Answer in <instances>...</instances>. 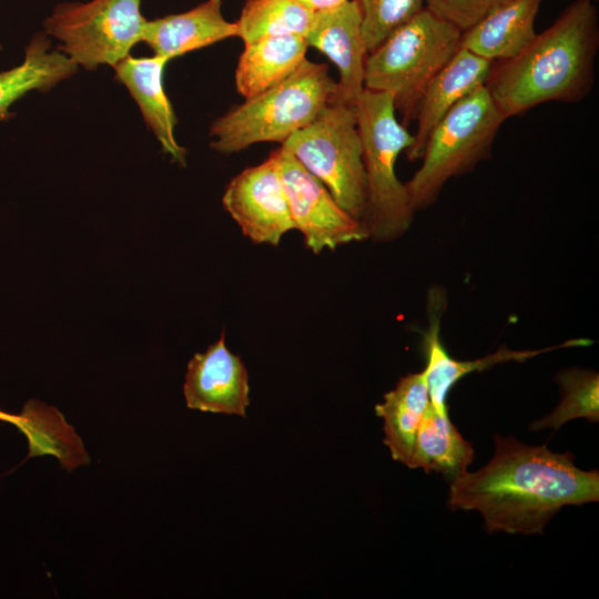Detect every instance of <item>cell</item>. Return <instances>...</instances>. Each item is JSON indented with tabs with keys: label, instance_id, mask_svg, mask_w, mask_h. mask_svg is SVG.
<instances>
[{
	"label": "cell",
	"instance_id": "ffe728a7",
	"mask_svg": "<svg viewBox=\"0 0 599 599\" xmlns=\"http://www.w3.org/2000/svg\"><path fill=\"white\" fill-rule=\"evenodd\" d=\"M50 47L45 33H37L23 61L0 72V122L13 116L11 105L29 92H47L77 72L78 65L67 54Z\"/></svg>",
	"mask_w": 599,
	"mask_h": 599
},
{
	"label": "cell",
	"instance_id": "8fae6325",
	"mask_svg": "<svg viewBox=\"0 0 599 599\" xmlns=\"http://www.w3.org/2000/svg\"><path fill=\"white\" fill-rule=\"evenodd\" d=\"M308 47L325 54L338 69L336 99L355 105L365 90L367 49L357 0H347L329 10L316 12L305 35Z\"/></svg>",
	"mask_w": 599,
	"mask_h": 599
},
{
	"label": "cell",
	"instance_id": "4fadbf2b",
	"mask_svg": "<svg viewBox=\"0 0 599 599\" xmlns=\"http://www.w3.org/2000/svg\"><path fill=\"white\" fill-rule=\"evenodd\" d=\"M493 61L459 48L453 59L434 77L424 90L417 109V130L407 159H420L432 130L447 112L476 88L484 85Z\"/></svg>",
	"mask_w": 599,
	"mask_h": 599
},
{
	"label": "cell",
	"instance_id": "484cf974",
	"mask_svg": "<svg viewBox=\"0 0 599 599\" xmlns=\"http://www.w3.org/2000/svg\"><path fill=\"white\" fill-rule=\"evenodd\" d=\"M501 0H425L435 16L454 24L461 32L476 23Z\"/></svg>",
	"mask_w": 599,
	"mask_h": 599
},
{
	"label": "cell",
	"instance_id": "7a4b0ae2",
	"mask_svg": "<svg viewBox=\"0 0 599 599\" xmlns=\"http://www.w3.org/2000/svg\"><path fill=\"white\" fill-rule=\"evenodd\" d=\"M598 44L597 8L577 0L519 54L494 61L484 85L506 120L546 102H578L593 85Z\"/></svg>",
	"mask_w": 599,
	"mask_h": 599
},
{
	"label": "cell",
	"instance_id": "cb8c5ba5",
	"mask_svg": "<svg viewBox=\"0 0 599 599\" xmlns=\"http://www.w3.org/2000/svg\"><path fill=\"white\" fill-rule=\"evenodd\" d=\"M0 420L13 424L28 439L29 455H55L62 447L67 433L64 417L54 407L32 399L21 414L0 409Z\"/></svg>",
	"mask_w": 599,
	"mask_h": 599
},
{
	"label": "cell",
	"instance_id": "7402d4cb",
	"mask_svg": "<svg viewBox=\"0 0 599 599\" xmlns=\"http://www.w3.org/2000/svg\"><path fill=\"white\" fill-rule=\"evenodd\" d=\"M315 13L294 0H246L237 24L244 43L271 35H302L308 32Z\"/></svg>",
	"mask_w": 599,
	"mask_h": 599
},
{
	"label": "cell",
	"instance_id": "6da1fadb",
	"mask_svg": "<svg viewBox=\"0 0 599 599\" xmlns=\"http://www.w3.org/2000/svg\"><path fill=\"white\" fill-rule=\"evenodd\" d=\"M494 441L491 459L453 480L448 495L451 509L479 511L488 532L542 534L562 507L598 501L599 473L578 468L572 453L498 434Z\"/></svg>",
	"mask_w": 599,
	"mask_h": 599
},
{
	"label": "cell",
	"instance_id": "d6986e66",
	"mask_svg": "<svg viewBox=\"0 0 599 599\" xmlns=\"http://www.w3.org/2000/svg\"><path fill=\"white\" fill-rule=\"evenodd\" d=\"M302 35H271L244 43L235 70L238 93L248 99L293 72L306 58Z\"/></svg>",
	"mask_w": 599,
	"mask_h": 599
},
{
	"label": "cell",
	"instance_id": "4316f807",
	"mask_svg": "<svg viewBox=\"0 0 599 599\" xmlns=\"http://www.w3.org/2000/svg\"><path fill=\"white\" fill-rule=\"evenodd\" d=\"M305 9L316 13L333 9L347 0H294Z\"/></svg>",
	"mask_w": 599,
	"mask_h": 599
},
{
	"label": "cell",
	"instance_id": "ba28073f",
	"mask_svg": "<svg viewBox=\"0 0 599 599\" xmlns=\"http://www.w3.org/2000/svg\"><path fill=\"white\" fill-rule=\"evenodd\" d=\"M146 19L141 0H91L57 4L44 20L45 33L78 67H115L142 41Z\"/></svg>",
	"mask_w": 599,
	"mask_h": 599
},
{
	"label": "cell",
	"instance_id": "52a82bcc",
	"mask_svg": "<svg viewBox=\"0 0 599 599\" xmlns=\"http://www.w3.org/2000/svg\"><path fill=\"white\" fill-rule=\"evenodd\" d=\"M282 145L326 186L344 211L363 224L366 174L356 104L334 98Z\"/></svg>",
	"mask_w": 599,
	"mask_h": 599
},
{
	"label": "cell",
	"instance_id": "d4e9b609",
	"mask_svg": "<svg viewBox=\"0 0 599 599\" xmlns=\"http://www.w3.org/2000/svg\"><path fill=\"white\" fill-rule=\"evenodd\" d=\"M367 52L425 8V0H357Z\"/></svg>",
	"mask_w": 599,
	"mask_h": 599
},
{
	"label": "cell",
	"instance_id": "8992f818",
	"mask_svg": "<svg viewBox=\"0 0 599 599\" xmlns=\"http://www.w3.org/2000/svg\"><path fill=\"white\" fill-rule=\"evenodd\" d=\"M504 121L485 85L459 100L432 130L422 165L405 184L413 211L432 205L449 179L487 159Z\"/></svg>",
	"mask_w": 599,
	"mask_h": 599
},
{
	"label": "cell",
	"instance_id": "e0dca14e",
	"mask_svg": "<svg viewBox=\"0 0 599 599\" xmlns=\"http://www.w3.org/2000/svg\"><path fill=\"white\" fill-rule=\"evenodd\" d=\"M439 317L437 309L430 316L429 328L424 333L423 347L426 358L425 375L432 405L439 413H448L447 395L455 384L473 372L485 370L496 364L510 361L524 362L537 355L555 349L575 346H587L592 342L580 338L570 339L562 344L536 351H511L499 348L496 353L475 361H457L446 351L439 336Z\"/></svg>",
	"mask_w": 599,
	"mask_h": 599
},
{
	"label": "cell",
	"instance_id": "83f0119b",
	"mask_svg": "<svg viewBox=\"0 0 599 599\" xmlns=\"http://www.w3.org/2000/svg\"><path fill=\"white\" fill-rule=\"evenodd\" d=\"M589 1H592V2H595V1H597V0H589Z\"/></svg>",
	"mask_w": 599,
	"mask_h": 599
},
{
	"label": "cell",
	"instance_id": "ac0fdd59",
	"mask_svg": "<svg viewBox=\"0 0 599 599\" xmlns=\"http://www.w3.org/2000/svg\"><path fill=\"white\" fill-rule=\"evenodd\" d=\"M430 403L425 370L402 377L375 406L384 420V444L394 460L408 466L418 427Z\"/></svg>",
	"mask_w": 599,
	"mask_h": 599
},
{
	"label": "cell",
	"instance_id": "30bf717a",
	"mask_svg": "<svg viewBox=\"0 0 599 599\" xmlns=\"http://www.w3.org/2000/svg\"><path fill=\"white\" fill-rule=\"evenodd\" d=\"M222 202L243 234L255 244L276 246L286 232L295 229L273 153L234 176Z\"/></svg>",
	"mask_w": 599,
	"mask_h": 599
},
{
	"label": "cell",
	"instance_id": "9c48e42d",
	"mask_svg": "<svg viewBox=\"0 0 599 599\" xmlns=\"http://www.w3.org/2000/svg\"><path fill=\"white\" fill-rule=\"evenodd\" d=\"M296 230L305 245L318 254L324 248L368 237L364 225L344 211L326 186L283 145L272 152Z\"/></svg>",
	"mask_w": 599,
	"mask_h": 599
},
{
	"label": "cell",
	"instance_id": "3957f363",
	"mask_svg": "<svg viewBox=\"0 0 599 599\" xmlns=\"http://www.w3.org/2000/svg\"><path fill=\"white\" fill-rule=\"evenodd\" d=\"M328 67L305 59L293 72L216 119L211 148L224 154L260 142L284 143L336 97Z\"/></svg>",
	"mask_w": 599,
	"mask_h": 599
},
{
	"label": "cell",
	"instance_id": "5bb4252c",
	"mask_svg": "<svg viewBox=\"0 0 599 599\" xmlns=\"http://www.w3.org/2000/svg\"><path fill=\"white\" fill-rule=\"evenodd\" d=\"M222 1L206 0L189 11L148 20L142 41L155 55L171 60L237 37L236 22L222 14Z\"/></svg>",
	"mask_w": 599,
	"mask_h": 599
},
{
	"label": "cell",
	"instance_id": "603a6c76",
	"mask_svg": "<svg viewBox=\"0 0 599 599\" xmlns=\"http://www.w3.org/2000/svg\"><path fill=\"white\" fill-rule=\"evenodd\" d=\"M561 400L548 416L531 424V429H559L565 423L585 418L599 420V375L595 370L571 368L557 374Z\"/></svg>",
	"mask_w": 599,
	"mask_h": 599
},
{
	"label": "cell",
	"instance_id": "7c38bea8",
	"mask_svg": "<svg viewBox=\"0 0 599 599\" xmlns=\"http://www.w3.org/2000/svg\"><path fill=\"white\" fill-rule=\"evenodd\" d=\"M248 375L240 356L225 345L224 332L187 363L183 394L189 408L246 416Z\"/></svg>",
	"mask_w": 599,
	"mask_h": 599
},
{
	"label": "cell",
	"instance_id": "f1b7e54d",
	"mask_svg": "<svg viewBox=\"0 0 599 599\" xmlns=\"http://www.w3.org/2000/svg\"><path fill=\"white\" fill-rule=\"evenodd\" d=\"M2 45L0 44V50H1Z\"/></svg>",
	"mask_w": 599,
	"mask_h": 599
},
{
	"label": "cell",
	"instance_id": "2e32d148",
	"mask_svg": "<svg viewBox=\"0 0 599 599\" xmlns=\"http://www.w3.org/2000/svg\"><path fill=\"white\" fill-rule=\"evenodd\" d=\"M544 0H501L461 32L460 48L489 61L519 54L536 37L535 20Z\"/></svg>",
	"mask_w": 599,
	"mask_h": 599
},
{
	"label": "cell",
	"instance_id": "5b68a950",
	"mask_svg": "<svg viewBox=\"0 0 599 599\" xmlns=\"http://www.w3.org/2000/svg\"><path fill=\"white\" fill-rule=\"evenodd\" d=\"M460 38L458 28L425 7L368 53L365 89L390 93L407 128L427 84L459 50Z\"/></svg>",
	"mask_w": 599,
	"mask_h": 599
},
{
	"label": "cell",
	"instance_id": "44dd1931",
	"mask_svg": "<svg viewBox=\"0 0 599 599\" xmlns=\"http://www.w3.org/2000/svg\"><path fill=\"white\" fill-rule=\"evenodd\" d=\"M475 450L450 422L429 403L418 427L408 468L439 473L451 481L468 473Z\"/></svg>",
	"mask_w": 599,
	"mask_h": 599
},
{
	"label": "cell",
	"instance_id": "277c9868",
	"mask_svg": "<svg viewBox=\"0 0 599 599\" xmlns=\"http://www.w3.org/2000/svg\"><path fill=\"white\" fill-rule=\"evenodd\" d=\"M356 116L366 174L363 225L372 240L394 241L406 233L415 213L395 172L398 155L414 138L397 120L390 93L365 89L356 103Z\"/></svg>",
	"mask_w": 599,
	"mask_h": 599
},
{
	"label": "cell",
	"instance_id": "9a60e30c",
	"mask_svg": "<svg viewBox=\"0 0 599 599\" xmlns=\"http://www.w3.org/2000/svg\"><path fill=\"white\" fill-rule=\"evenodd\" d=\"M167 59L155 55L126 57L114 67L118 80L125 85L163 151L180 165H185L186 151L174 134L176 116L165 93L163 72Z\"/></svg>",
	"mask_w": 599,
	"mask_h": 599
}]
</instances>
